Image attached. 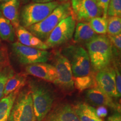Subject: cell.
Instances as JSON below:
<instances>
[{"mask_svg": "<svg viewBox=\"0 0 121 121\" xmlns=\"http://www.w3.org/2000/svg\"><path fill=\"white\" fill-rule=\"evenodd\" d=\"M91 67L98 72L110 66L113 60L112 45L105 35H98L86 44Z\"/></svg>", "mask_w": 121, "mask_h": 121, "instance_id": "obj_1", "label": "cell"}, {"mask_svg": "<svg viewBox=\"0 0 121 121\" xmlns=\"http://www.w3.org/2000/svg\"><path fill=\"white\" fill-rule=\"evenodd\" d=\"M73 15L71 3H61L52 13L38 23L26 28L29 32L44 42L57 25L68 16Z\"/></svg>", "mask_w": 121, "mask_h": 121, "instance_id": "obj_2", "label": "cell"}, {"mask_svg": "<svg viewBox=\"0 0 121 121\" xmlns=\"http://www.w3.org/2000/svg\"><path fill=\"white\" fill-rule=\"evenodd\" d=\"M29 90L37 121H43L52 109L54 98L52 93L44 86L31 81Z\"/></svg>", "mask_w": 121, "mask_h": 121, "instance_id": "obj_3", "label": "cell"}, {"mask_svg": "<svg viewBox=\"0 0 121 121\" xmlns=\"http://www.w3.org/2000/svg\"><path fill=\"white\" fill-rule=\"evenodd\" d=\"M61 53L69 62L73 78L84 76L91 73V67L88 53L82 47L69 45L65 48Z\"/></svg>", "mask_w": 121, "mask_h": 121, "instance_id": "obj_4", "label": "cell"}, {"mask_svg": "<svg viewBox=\"0 0 121 121\" xmlns=\"http://www.w3.org/2000/svg\"><path fill=\"white\" fill-rule=\"evenodd\" d=\"M60 4L58 1L47 3H31L24 6L21 13L22 26L27 28L42 22Z\"/></svg>", "mask_w": 121, "mask_h": 121, "instance_id": "obj_5", "label": "cell"}, {"mask_svg": "<svg viewBox=\"0 0 121 121\" xmlns=\"http://www.w3.org/2000/svg\"><path fill=\"white\" fill-rule=\"evenodd\" d=\"M8 121H37L29 89L18 94Z\"/></svg>", "mask_w": 121, "mask_h": 121, "instance_id": "obj_6", "label": "cell"}, {"mask_svg": "<svg viewBox=\"0 0 121 121\" xmlns=\"http://www.w3.org/2000/svg\"><path fill=\"white\" fill-rule=\"evenodd\" d=\"M76 20L71 15L62 20L50 34L49 37L44 42L48 48L58 47L72 38L76 27Z\"/></svg>", "mask_w": 121, "mask_h": 121, "instance_id": "obj_7", "label": "cell"}, {"mask_svg": "<svg viewBox=\"0 0 121 121\" xmlns=\"http://www.w3.org/2000/svg\"><path fill=\"white\" fill-rule=\"evenodd\" d=\"M12 50L19 62L27 66L45 63L51 57V53L47 51L25 46L18 42L12 44Z\"/></svg>", "mask_w": 121, "mask_h": 121, "instance_id": "obj_8", "label": "cell"}, {"mask_svg": "<svg viewBox=\"0 0 121 121\" xmlns=\"http://www.w3.org/2000/svg\"><path fill=\"white\" fill-rule=\"evenodd\" d=\"M53 66L57 71V78L54 84L65 91H71L74 88L73 76L69 62L60 51L53 54Z\"/></svg>", "mask_w": 121, "mask_h": 121, "instance_id": "obj_9", "label": "cell"}, {"mask_svg": "<svg viewBox=\"0 0 121 121\" xmlns=\"http://www.w3.org/2000/svg\"><path fill=\"white\" fill-rule=\"evenodd\" d=\"M71 6L76 20L88 22L96 17L102 16L98 0H71Z\"/></svg>", "mask_w": 121, "mask_h": 121, "instance_id": "obj_10", "label": "cell"}, {"mask_svg": "<svg viewBox=\"0 0 121 121\" xmlns=\"http://www.w3.org/2000/svg\"><path fill=\"white\" fill-rule=\"evenodd\" d=\"M95 80L97 86L103 91L112 98H118L114 67L109 66L96 72Z\"/></svg>", "mask_w": 121, "mask_h": 121, "instance_id": "obj_11", "label": "cell"}, {"mask_svg": "<svg viewBox=\"0 0 121 121\" xmlns=\"http://www.w3.org/2000/svg\"><path fill=\"white\" fill-rule=\"evenodd\" d=\"M25 71L28 75L53 84L57 80V71L54 66L46 62L28 65Z\"/></svg>", "mask_w": 121, "mask_h": 121, "instance_id": "obj_12", "label": "cell"}, {"mask_svg": "<svg viewBox=\"0 0 121 121\" xmlns=\"http://www.w3.org/2000/svg\"><path fill=\"white\" fill-rule=\"evenodd\" d=\"M86 97L89 102L99 107H108L116 112H121L120 105L113 101L112 98L100 89L98 86L88 89L86 92Z\"/></svg>", "mask_w": 121, "mask_h": 121, "instance_id": "obj_13", "label": "cell"}, {"mask_svg": "<svg viewBox=\"0 0 121 121\" xmlns=\"http://www.w3.org/2000/svg\"><path fill=\"white\" fill-rule=\"evenodd\" d=\"M43 121H80L72 106L63 104L50 111Z\"/></svg>", "mask_w": 121, "mask_h": 121, "instance_id": "obj_14", "label": "cell"}, {"mask_svg": "<svg viewBox=\"0 0 121 121\" xmlns=\"http://www.w3.org/2000/svg\"><path fill=\"white\" fill-rule=\"evenodd\" d=\"M16 29V34L18 42L22 44L40 50L47 51L49 49L44 42L33 35L22 25H20Z\"/></svg>", "mask_w": 121, "mask_h": 121, "instance_id": "obj_15", "label": "cell"}, {"mask_svg": "<svg viewBox=\"0 0 121 121\" xmlns=\"http://www.w3.org/2000/svg\"><path fill=\"white\" fill-rule=\"evenodd\" d=\"M19 0H9L0 5V10L4 17L9 20L15 28L20 26Z\"/></svg>", "mask_w": 121, "mask_h": 121, "instance_id": "obj_16", "label": "cell"}, {"mask_svg": "<svg viewBox=\"0 0 121 121\" xmlns=\"http://www.w3.org/2000/svg\"><path fill=\"white\" fill-rule=\"evenodd\" d=\"M97 35L87 22H78L76 25L73 37L75 43L86 44Z\"/></svg>", "mask_w": 121, "mask_h": 121, "instance_id": "obj_17", "label": "cell"}, {"mask_svg": "<svg viewBox=\"0 0 121 121\" xmlns=\"http://www.w3.org/2000/svg\"><path fill=\"white\" fill-rule=\"evenodd\" d=\"M73 108L80 121H104L98 116L96 109L88 104L81 103Z\"/></svg>", "mask_w": 121, "mask_h": 121, "instance_id": "obj_18", "label": "cell"}, {"mask_svg": "<svg viewBox=\"0 0 121 121\" xmlns=\"http://www.w3.org/2000/svg\"><path fill=\"white\" fill-rule=\"evenodd\" d=\"M26 82V75L22 73H14L7 80L4 87V97L15 91L20 90L24 86Z\"/></svg>", "mask_w": 121, "mask_h": 121, "instance_id": "obj_19", "label": "cell"}, {"mask_svg": "<svg viewBox=\"0 0 121 121\" xmlns=\"http://www.w3.org/2000/svg\"><path fill=\"white\" fill-rule=\"evenodd\" d=\"M20 90L15 91L0 100V121H8L16 98Z\"/></svg>", "mask_w": 121, "mask_h": 121, "instance_id": "obj_20", "label": "cell"}, {"mask_svg": "<svg viewBox=\"0 0 121 121\" xmlns=\"http://www.w3.org/2000/svg\"><path fill=\"white\" fill-rule=\"evenodd\" d=\"M14 38V27L0 11V39L4 41L13 42Z\"/></svg>", "mask_w": 121, "mask_h": 121, "instance_id": "obj_21", "label": "cell"}, {"mask_svg": "<svg viewBox=\"0 0 121 121\" xmlns=\"http://www.w3.org/2000/svg\"><path fill=\"white\" fill-rule=\"evenodd\" d=\"M74 87L80 91L97 87L95 75L92 72L88 75L73 78Z\"/></svg>", "mask_w": 121, "mask_h": 121, "instance_id": "obj_22", "label": "cell"}, {"mask_svg": "<svg viewBox=\"0 0 121 121\" xmlns=\"http://www.w3.org/2000/svg\"><path fill=\"white\" fill-rule=\"evenodd\" d=\"M87 24L96 34L104 35L107 33V18L102 16L93 18L87 22Z\"/></svg>", "mask_w": 121, "mask_h": 121, "instance_id": "obj_23", "label": "cell"}, {"mask_svg": "<svg viewBox=\"0 0 121 121\" xmlns=\"http://www.w3.org/2000/svg\"><path fill=\"white\" fill-rule=\"evenodd\" d=\"M14 73V71L10 66L0 67V100L4 97V87L7 80Z\"/></svg>", "mask_w": 121, "mask_h": 121, "instance_id": "obj_24", "label": "cell"}, {"mask_svg": "<svg viewBox=\"0 0 121 121\" xmlns=\"http://www.w3.org/2000/svg\"><path fill=\"white\" fill-rule=\"evenodd\" d=\"M107 33L109 35L121 34V17L120 16H109L107 18Z\"/></svg>", "mask_w": 121, "mask_h": 121, "instance_id": "obj_25", "label": "cell"}, {"mask_svg": "<svg viewBox=\"0 0 121 121\" xmlns=\"http://www.w3.org/2000/svg\"><path fill=\"white\" fill-rule=\"evenodd\" d=\"M107 16H121V0H110Z\"/></svg>", "mask_w": 121, "mask_h": 121, "instance_id": "obj_26", "label": "cell"}, {"mask_svg": "<svg viewBox=\"0 0 121 121\" xmlns=\"http://www.w3.org/2000/svg\"><path fill=\"white\" fill-rule=\"evenodd\" d=\"M107 37L112 44L113 51L117 53H120L121 50V34L115 35H108Z\"/></svg>", "mask_w": 121, "mask_h": 121, "instance_id": "obj_27", "label": "cell"}, {"mask_svg": "<svg viewBox=\"0 0 121 121\" xmlns=\"http://www.w3.org/2000/svg\"><path fill=\"white\" fill-rule=\"evenodd\" d=\"M114 69L116 74V90L118 94V98L121 97V75L120 70L118 66H114Z\"/></svg>", "mask_w": 121, "mask_h": 121, "instance_id": "obj_28", "label": "cell"}, {"mask_svg": "<svg viewBox=\"0 0 121 121\" xmlns=\"http://www.w3.org/2000/svg\"><path fill=\"white\" fill-rule=\"evenodd\" d=\"M110 0H98L99 7L102 12V17L107 18V10Z\"/></svg>", "mask_w": 121, "mask_h": 121, "instance_id": "obj_29", "label": "cell"}, {"mask_svg": "<svg viewBox=\"0 0 121 121\" xmlns=\"http://www.w3.org/2000/svg\"><path fill=\"white\" fill-rule=\"evenodd\" d=\"M107 121H121V112H116L114 114L110 116L107 118Z\"/></svg>", "mask_w": 121, "mask_h": 121, "instance_id": "obj_30", "label": "cell"}, {"mask_svg": "<svg viewBox=\"0 0 121 121\" xmlns=\"http://www.w3.org/2000/svg\"><path fill=\"white\" fill-rule=\"evenodd\" d=\"M96 113L99 117H104L107 116V112L105 107H99L98 109H96Z\"/></svg>", "mask_w": 121, "mask_h": 121, "instance_id": "obj_31", "label": "cell"}, {"mask_svg": "<svg viewBox=\"0 0 121 121\" xmlns=\"http://www.w3.org/2000/svg\"><path fill=\"white\" fill-rule=\"evenodd\" d=\"M33 3H47L49 2V0H32Z\"/></svg>", "mask_w": 121, "mask_h": 121, "instance_id": "obj_32", "label": "cell"}, {"mask_svg": "<svg viewBox=\"0 0 121 121\" xmlns=\"http://www.w3.org/2000/svg\"><path fill=\"white\" fill-rule=\"evenodd\" d=\"M58 2L60 3H64V2H68L69 1V0H58Z\"/></svg>", "mask_w": 121, "mask_h": 121, "instance_id": "obj_33", "label": "cell"}, {"mask_svg": "<svg viewBox=\"0 0 121 121\" xmlns=\"http://www.w3.org/2000/svg\"><path fill=\"white\" fill-rule=\"evenodd\" d=\"M9 1V0H0V2L4 3V2H7V1Z\"/></svg>", "mask_w": 121, "mask_h": 121, "instance_id": "obj_34", "label": "cell"}, {"mask_svg": "<svg viewBox=\"0 0 121 121\" xmlns=\"http://www.w3.org/2000/svg\"><path fill=\"white\" fill-rule=\"evenodd\" d=\"M50 2H53V1H57L58 0H49Z\"/></svg>", "mask_w": 121, "mask_h": 121, "instance_id": "obj_35", "label": "cell"}, {"mask_svg": "<svg viewBox=\"0 0 121 121\" xmlns=\"http://www.w3.org/2000/svg\"><path fill=\"white\" fill-rule=\"evenodd\" d=\"M22 1H26V0H22Z\"/></svg>", "mask_w": 121, "mask_h": 121, "instance_id": "obj_36", "label": "cell"}, {"mask_svg": "<svg viewBox=\"0 0 121 121\" xmlns=\"http://www.w3.org/2000/svg\"><path fill=\"white\" fill-rule=\"evenodd\" d=\"M1 51H0V56H1Z\"/></svg>", "mask_w": 121, "mask_h": 121, "instance_id": "obj_37", "label": "cell"}, {"mask_svg": "<svg viewBox=\"0 0 121 121\" xmlns=\"http://www.w3.org/2000/svg\"><path fill=\"white\" fill-rule=\"evenodd\" d=\"M0 43H1V39H0Z\"/></svg>", "mask_w": 121, "mask_h": 121, "instance_id": "obj_38", "label": "cell"}]
</instances>
